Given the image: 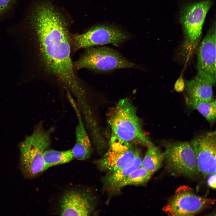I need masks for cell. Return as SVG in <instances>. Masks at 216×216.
<instances>
[{"label": "cell", "instance_id": "cell-1", "mask_svg": "<svg viewBox=\"0 0 216 216\" xmlns=\"http://www.w3.org/2000/svg\"><path fill=\"white\" fill-rule=\"evenodd\" d=\"M28 21L38 39L43 79L67 92L82 88L85 82L74 69L70 35L60 15L52 7H44L36 10Z\"/></svg>", "mask_w": 216, "mask_h": 216}, {"label": "cell", "instance_id": "cell-2", "mask_svg": "<svg viewBox=\"0 0 216 216\" xmlns=\"http://www.w3.org/2000/svg\"><path fill=\"white\" fill-rule=\"evenodd\" d=\"M53 130V127L45 130L40 122L35 125L32 134L20 143V166L25 178H32L46 170L43 155L50 145Z\"/></svg>", "mask_w": 216, "mask_h": 216}, {"label": "cell", "instance_id": "cell-3", "mask_svg": "<svg viewBox=\"0 0 216 216\" xmlns=\"http://www.w3.org/2000/svg\"><path fill=\"white\" fill-rule=\"evenodd\" d=\"M109 123L112 134L120 140L133 143L154 145L143 133L136 110L128 98L120 100L112 113Z\"/></svg>", "mask_w": 216, "mask_h": 216}, {"label": "cell", "instance_id": "cell-4", "mask_svg": "<svg viewBox=\"0 0 216 216\" xmlns=\"http://www.w3.org/2000/svg\"><path fill=\"white\" fill-rule=\"evenodd\" d=\"M212 4V0H204L186 4L181 10L180 22L184 36L182 54L186 61L197 48L204 21Z\"/></svg>", "mask_w": 216, "mask_h": 216}, {"label": "cell", "instance_id": "cell-5", "mask_svg": "<svg viewBox=\"0 0 216 216\" xmlns=\"http://www.w3.org/2000/svg\"><path fill=\"white\" fill-rule=\"evenodd\" d=\"M73 66L76 72L81 69H86L100 73L137 67L136 64L116 50L105 46L85 49L77 60L73 62Z\"/></svg>", "mask_w": 216, "mask_h": 216}, {"label": "cell", "instance_id": "cell-6", "mask_svg": "<svg viewBox=\"0 0 216 216\" xmlns=\"http://www.w3.org/2000/svg\"><path fill=\"white\" fill-rule=\"evenodd\" d=\"M71 55L82 49L111 44L119 46L129 38L127 34L117 27L108 24L94 26L81 34L70 35Z\"/></svg>", "mask_w": 216, "mask_h": 216}, {"label": "cell", "instance_id": "cell-7", "mask_svg": "<svg viewBox=\"0 0 216 216\" xmlns=\"http://www.w3.org/2000/svg\"><path fill=\"white\" fill-rule=\"evenodd\" d=\"M164 152L166 167L173 175L193 177L200 173L190 142L165 143Z\"/></svg>", "mask_w": 216, "mask_h": 216}, {"label": "cell", "instance_id": "cell-8", "mask_svg": "<svg viewBox=\"0 0 216 216\" xmlns=\"http://www.w3.org/2000/svg\"><path fill=\"white\" fill-rule=\"evenodd\" d=\"M215 200L195 194L189 187L178 188L163 210L169 216H193L214 204Z\"/></svg>", "mask_w": 216, "mask_h": 216}, {"label": "cell", "instance_id": "cell-9", "mask_svg": "<svg viewBox=\"0 0 216 216\" xmlns=\"http://www.w3.org/2000/svg\"><path fill=\"white\" fill-rule=\"evenodd\" d=\"M137 151L133 143L122 140L112 134L108 151L93 163L100 170L111 173L122 168L133 159Z\"/></svg>", "mask_w": 216, "mask_h": 216}, {"label": "cell", "instance_id": "cell-10", "mask_svg": "<svg viewBox=\"0 0 216 216\" xmlns=\"http://www.w3.org/2000/svg\"><path fill=\"white\" fill-rule=\"evenodd\" d=\"M96 200L86 189H73L64 192L59 203L61 216H89L95 208Z\"/></svg>", "mask_w": 216, "mask_h": 216}, {"label": "cell", "instance_id": "cell-11", "mask_svg": "<svg viewBox=\"0 0 216 216\" xmlns=\"http://www.w3.org/2000/svg\"><path fill=\"white\" fill-rule=\"evenodd\" d=\"M200 173L204 176L216 173V134L212 131L196 137L190 142Z\"/></svg>", "mask_w": 216, "mask_h": 216}, {"label": "cell", "instance_id": "cell-12", "mask_svg": "<svg viewBox=\"0 0 216 216\" xmlns=\"http://www.w3.org/2000/svg\"><path fill=\"white\" fill-rule=\"evenodd\" d=\"M197 71L216 80V24L213 22L197 48Z\"/></svg>", "mask_w": 216, "mask_h": 216}, {"label": "cell", "instance_id": "cell-13", "mask_svg": "<svg viewBox=\"0 0 216 216\" xmlns=\"http://www.w3.org/2000/svg\"><path fill=\"white\" fill-rule=\"evenodd\" d=\"M216 80L206 74L197 71L193 79L185 81L186 101H209L214 100L213 86Z\"/></svg>", "mask_w": 216, "mask_h": 216}, {"label": "cell", "instance_id": "cell-14", "mask_svg": "<svg viewBox=\"0 0 216 216\" xmlns=\"http://www.w3.org/2000/svg\"><path fill=\"white\" fill-rule=\"evenodd\" d=\"M67 97L75 110L78 121L75 131L76 142L72 151L74 158L80 160H85L89 159L92 153L91 143L84 126L80 109L71 94H67Z\"/></svg>", "mask_w": 216, "mask_h": 216}, {"label": "cell", "instance_id": "cell-15", "mask_svg": "<svg viewBox=\"0 0 216 216\" xmlns=\"http://www.w3.org/2000/svg\"><path fill=\"white\" fill-rule=\"evenodd\" d=\"M142 160L139 152L135 157L123 167L107 175L103 179V187L110 191H115L118 184L133 171L140 167Z\"/></svg>", "mask_w": 216, "mask_h": 216}, {"label": "cell", "instance_id": "cell-16", "mask_svg": "<svg viewBox=\"0 0 216 216\" xmlns=\"http://www.w3.org/2000/svg\"><path fill=\"white\" fill-rule=\"evenodd\" d=\"M164 152L154 145L148 147L140 166L153 174L161 167L164 159Z\"/></svg>", "mask_w": 216, "mask_h": 216}, {"label": "cell", "instance_id": "cell-17", "mask_svg": "<svg viewBox=\"0 0 216 216\" xmlns=\"http://www.w3.org/2000/svg\"><path fill=\"white\" fill-rule=\"evenodd\" d=\"M46 170L51 167L69 163L74 158L71 149L59 151L46 149L43 154Z\"/></svg>", "mask_w": 216, "mask_h": 216}, {"label": "cell", "instance_id": "cell-18", "mask_svg": "<svg viewBox=\"0 0 216 216\" xmlns=\"http://www.w3.org/2000/svg\"><path fill=\"white\" fill-rule=\"evenodd\" d=\"M187 105L201 113L209 123H213L216 119V100L209 101H186Z\"/></svg>", "mask_w": 216, "mask_h": 216}, {"label": "cell", "instance_id": "cell-19", "mask_svg": "<svg viewBox=\"0 0 216 216\" xmlns=\"http://www.w3.org/2000/svg\"><path fill=\"white\" fill-rule=\"evenodd\" d=\"M152 174L151 172L140 166L120 182L116 187L115 190L128 185L144 184L148 181Z\"/></svg>", "mask_w": 216, "mask_h": 216}, {"label": "cell", "instance_id": "cell-20", "mask_svg": "<svg viewBox=\"0 0 216 216\" xmlns=\"http://www.w3.org/2000/svg\"><path fill=\"white\" fill-rule=\"evenodd\" d=\"M17 0H0V17L4 16L13 7Z\"/></svg>", "mask_w": 216, "mask_h": 216}, {"label": "cell", "instance_id": "cell-21", "mask_svg": "<svg viewBox=\"0 0 216 216\" xmlns=\"http://www.w3.org/2000/svg\"><path fill=\"white\" fill-rule=\"evenodd\" d=\"M185 81L184 80L182 75L177 80L174 86L175 90L178 92H182L183 91L185 88Z\"/></svg>", "mask_w": 216, "mask_h": 216}, {"label": "cell", "instance_id": "cell-22", "mask_svg": "<svg viewBox=\"0 0 216 216\" xmlns=\"http://www.w3.org/2000/svg\"><path fill=\"white\" fill-rule=\"evenodd\" d=\"M207 180V184L209 186L212 188L215 189L216 188V173L211 174Z\"/></svg>", "mask_w": 216, "mask_h": 216}]
</instances>
